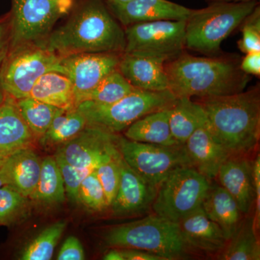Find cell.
Segmentation results:
<instances>
[{
    "instance_id": "obj_5",
    "label": "cell",
    "mask_w": 260,
    "mask_h": 260,
    "mask_svg": "<svg viewBox=\"0 0 260 260\" xmlns=\"http://www.w3.org/2000/svg\"><path fill=\"white\" fill-rule=\"evenodd\" d=\"M258 5V1L212 3L203 9L191 10L186 20L185 49L216 55L223 41Z\"/></svg>"
},
{
    "instance_id": "obj_46",
    "label": "cell",
    "mask_w": 260,
    "mask_h": 260,
    "mask_svg": "<svg viewBox=\"0 0 260 260\" xmlns=\"http://www.w3.org/2000/svg\"><path fill=\"white\" fill-rule=\"evenodd\" d=\"M114 1L118 2V3H126V2L131 1V0H114Z\"/></svg>"
},
{
    "instance_id": "obj_8",
    "label": "cell",
    "mask_w": 260,
    "mask_h": 260,
    "mask_svg": "<svg viewBox=\"0 0 260 260\" xmlns=\"http://www.w3.org/2000/svg\"><path fill=\"white\" fill-rule=\"evenodd\" d=\"M210 186V180L194 168H178L157 188L154 214L179 223L202 206Z\"/></svg>"
},
{
    "instance_id": "obj_1",
    "label": "cell",
    "mask_w": 260,
    "mask_h": 260,
    "mask_svg": "<svg viewBox=\"0 0 260 260\" xmlns=\"http://www.w3.org/2000/svg\"><path fill=\"white\" fill-rule=\"evenodd\" d=\"M68 16L48 38V50L59 57L83 53L124 52V29L105 0H75Z\"/></svg>"
},
{
    "instance_id": "obj_25",
    "label": "cell",
    "mask_w": 260,
    "mask_h": 260,
    "mask_svg": "<svg viewBox=\"0 0 260 260\" xmlns=\"http://www.w3.org/2000/svg\"><path fill=\"white\" fill-rule=\"evenodd\" d=\"M204 111L198 102L189 98H178L170 108L169 125L174 139L184 145L198 126L204 122Z\"/></svg>"
},
{
    "instance_id": "obj_18",
    "label": "cell",
    "mask_w": 260,
    "mask_h": 260,
    "mask_svg": "<svg viewBox=\"0 0 260 260\" xmlns=\"http://www.w3.org/2000/svg\"><path fill=\"white\" fill-rule=\"evenodd\" d=\"M184 146L193 167L209 180L217 177L222 164L232 155L215 139L206 119L188 138Z\"/></svg>"
},
{
    "instance_id": "obj_42",
    "label": "cell",
    "mask_w": 260,
    "mask_h": 260,
    "mask_svg": "<svg viewBox=\"0 0 260 260\" xmlns=\"http://www.w3.org/2000/svg\"><path fill=\"white\" fill-rule=\"evenodd\" d=\"M105 260H124L121 248H112L104 256Z\"/></svg>"
},
{
    "instance_id": "obj_20",
    "label": "cell",
    "mask_w": 260,
    "mask_h": 260,
    "mask_svg": "<svg viewBox=\"0 0 260 260\" xmlns=\"http://www.w3.org/2000/svg\"><path fill=\"white\" fill-rule=\"evenodd\" d=\"M37 139L20 114L16 99L5 94L0 104V155L30 147Z\"/></svg>"
},
{
    "instance_id": "obj_7",
    "label": "cell",
    "mask_w": 260,
    "mask_h": 260,
    "mask_svg": "<svg viewBox=\"0 0 260 260\" xmlns=\"http://www.w3.org/2000/svg\"><path fill=\"white\" fill-rule=\"evenodd\" d=\"M75 3V0H11L10 50L25 45L45 47L56 23L69 15Z\"/></svg>"
},
{
    "instance_id": "obj_33",
    "label": "cell",
    "mask_w": 260,
    "mask_h": 260,
    "mask_svg": "<svg viewBox=\"0 0 260 260\" xmlns=\"http://www.w3.org/2000/svg\"><path fill=\"white\" fill-rule=\"evenodd\" d=\"M27 198L8 184L0 187V225H11L18 220L25 209Z\"/></svg>"
},
{
    "instance_id": "obj_36",
    "label": "cell",
    "mask_w": 260,
    "mask_h": 260,
    "mask_svg": "<svg viewBox=\"0 0 260 260\" xmlns=\"http://www.w3.org/2000/svg\"><path fill=\"white\" fill-rule=\"evenodd\" d=\"M54 158L60 169L66 194L72 201L78 202V191L80 184L83 179L93 171L78 169L73 167L57 153L54 155Z\"/></svg>"
},
{
    "instance_id": "obj_38",
    "label": "cell",
    "mask_w": 260,
    "mask_h": 260,
    "mask_svg": "<svg viewBox=\"0 0 260 260\" xmlns=\"http://www.w3.org/2000/svg\"><path fill=\"white\" fill-rule=\"evenodd\" d=\"M85 259V251L79 239L70 237L65 240L57 255L58 260H83Z\"/></svg>"
},
{
    "instance_id": "obj_26",
    "label": "cell",
    "mask_w": 260,
    "mask_h": 260,
    "mask_svg": "<svg viewBox=\"0 0 260 260\" xmlns=\"http://www.w3.org/2000/svg\"><path fill=\"white\" fill-rule=\"evenodd\" d=\"M65 187L60 169L54 156L43 159L37 189L30 197L32 200L47 203H60L65 200Z\"/></svg>"
},
{
    "instance_id": "obj_4",
    "label": "cell",
    "mask_w": 260,
    "mask_h": 260,
    "mask_svg": "<svg viewBox=\"0 0 260 260\" xmlns=\"http://www.w3.org/2000/svg\"><path fill=\"white\" fill-rule=\"evenodd\" d=\"M104 241L112 248L140 249L165 260L184 259L192 251L184 241L179 223L155 214L112 227Z\"/></svg>"
},
{
    "instance_id": "obj_2",
    "label": "cell",
    "mask_w": 260,
    "mask_h": 260,
    "mask_svg": "<svg viewBox=\"0 0 260 260\" xmlns=\"http://www.w3.org/2000/svg\"><path fill=\"white\" fill-rule=\"evenodd\" d=\"M169 90L178 98L223 96L244 91L250 80L235 56H193L181 53L165 64Z\"/></svg>"
},
{
    "instance_id": "obj_6",
    "label": "cell",
    "mask_w": 260,
    "mask_h": 260,
    "mask_svg": "<svg viewBox=\"0 0 260 260\" xmlns=\"http://www.w3.org/2000/svg\"><path fill=\"white\" fill-rule=\"evenodd\" d=\"M176 101L177 98L169 90L150 91L135 88L112 104L87 101L78 104L77 109L85 116L88 126L116 134L147 114L172 107Z\"/></svg>"
},
{
    "instance_id": "obj_34",
    "label": "cell",
    "mask_w": 260,
    "mask_h": 260,
    "mask_svg": "<svg viewBox=\"0 0 260 260\" xmlns=\"http://www.w3.org/2000/svg\"><path fill=\"white\" fill-rule=\"evenodd\" d=\"M78 202L89 210L95 212L103 211L109 208L105 193L97 177L95 169L82 181L78 191Z\"/></svg>"
},
{
    "instance_id": "obj_13",
    "label": "cell",
    "mask_w": 260,
    "mask_h": 260,
    "mask_svg": "<svg viewBox=\"0 0 260 260\" xmlns=\"http://www.w3.org/2000/svg\"><path fill=\"white\" fill-rule=\"evenodd\" d=\"M116 134L87 126L75 138L63 143L56 153L73 167L93 171L116 145Z\"/></svg>"
},
{
    "instance_id": "obj_28",
    "label": "cell",
    "mask_w": 260,
    "mask_h": 260,
    "mask_svg": "<svg viewBox=\"0 0 260 260\" xmlns=\"http://www.w3.org/2000/svg\"><path fill=\"white\" fill-rule=\"evenodd\" d=\"M85 116L78 109H59L47 133L41 138L45 145H57L75 138L86 126Z\"/></svg>"
},
{
    "instance_id": "obj_23",
    "label": "cell",
    "mask_w": 260,
    "mask_h": 260,
    "mask_svg": "<svg viewBox=\"0 0 260 260\" xmlns=\"http://www.w3.org/2000/svg\"><path fill=\"white\" fill-rule=\"evenodd\" d=\"M170 108L150 113L135 121L124 132L128 140L171 146L178 144L169 125Z\"/></svg>"
},
{
    "instance_id": "obj_11",
    "label": "cell",
    "mask_w": 260,
    "mask_h": 260,
    "mask_svg": "<svg viewBox=\"0 0 260 260\" xmlns=\"http://www.w3.org/2000/svg\"><path fill=\"white\" fill-rule=\"evenodd\" d=\"M186 20H158L124 28V52L169 61L185 49Z\"/></svg>"
},
{
    "instance_id": "obj_10",
    "label": "cell",
    "mask_w": 260,
    "mask_h": 260,
    "mask_svg": "<svg viewBox=\"0 0 260 260\" xmlns=\"http://www.w3.org/2000/svg\"><path fill=\"white\" fill-rule=\"evenodd\" d=\"M116 146L129 167L156 188L178 168L193 167L184 145L166 146L117 137Z\"/></svg>"
},
{
    "instance_id": "obj_22",
    "label": "cell",
    "mask_w": 260,
    "mask_h": 260,
    "mask_svg": "<svg viewBox=\"0 0 260 260\" xmlns=\"http://www.w3.org/2000/svg\"><path fill=\"white\" fill-rule=\"evenodd\" d=\"M202 208L207 216L221 229L228 241L235 235L242 223L243 214L223 186H210Z\"/></svg>"
},
{
    "instance_id": "obj_43",
    "label": "cell",
    "mask_w": 260,
    "mask_h": 260,
    "mask_svg": "<svg viewBox=\"0 0 260 260\" xmlns=\"http://www.w3.org/2000/svg\"><path fill=\"white\" fill-rule=\"evenodd\" d=\"M8 155H0V187L7 184L5 164H6Z\"/></svg>"
},
{
    "instance_id": "obj_29",
    "label": "cell",
    "mask_w": 260,
    "mask_h": 260,
    "mask_svg": "<svg viewBox=\"0 0 260 260\" xmlns=\"http://www.w3.org/2000/svg\"><path fill=\"white\" fill-rule=\"evenodd\" d=\"M17 104L24 120L39 139L47 133L59 109L31 97L18 99Z\"/></svg>"
},
{
    "instance_id": "obj_21",
    "label": "cell",
    "mask_w": 260,
    "mask_h": 260,
    "mask_svg": "<svg viewBox=\"0 0 260 260\" xmlns=\"http://www.w3.org/2000/svg\"><path fill=\"white\" fill-rule=\"evenodd\" d=\"M42 161L30 147L10 154L5 164L7 184L26 198H30L37 189Z\"/></svg>"
},
{
    "instance_id": "obj_3",
    "label": "cell",
    "mask_w": 260,
    "mask_h": 260,
    "mask_svg": "<svg viewBox=\"0 0 260 260\" xmlns=\"http://www.w3.org/2000/svg\"><path fill=\"white\" fill-rule=\"evenodd\" d=\"M204 111L210 133L232 155L249 153L260 134V89L197 101Z\"/></svg>"
},
{
    "instance_id": "obj_31",
    "label": "cell",
    "mask_w": 260,
    "mask_h": 260,
    "mask_svg": "<svg viewBox=\"0 0 260 260\" xmlns=\"http://www.w3.org/2000/svg\"><path fill=\"white\" fill-rule=\"evenodd\" d=\"M66 225L65 221H58L42 231L27 245L22 252L20 259H51Z\"/></svg>"
},
{
    "instance_id": "obj_19",
    "label": "cell",
    "mask_w": 260,
    "mask_h": 260,
    "mask_svg": "<svg viewBox=\"0 0 260 260\" xmlns=\"http://www.w3.org/2000/svg\"><path fill=\"white\" fill-rule=\"evenodd\" d=\"M181 234L192 251L216 254L223 251L229 241L223 231L200 207L179 223Z\"/></svg>"
},
{
    "instance_id": "obj_45",
    "label": "cell",
    "mask_w": 260,
    "mask_h": 260,
    "mask_svg": "<svg viewBox=\"0 0 260 260\" xmlns=\"http://www.w3.org/2000/svg\"><path fill=\"white\" fill-rule=\"evenodd\" d=\"M5 96V93L4 90L2 88L1 85H0V104L3 103V100H4V98Z\"/></svg>"
},
{
    "instance_id": "obj_9",
    "label": "cell",
    "mask_w": 260,
    "mask_h": 260,
    "mask_svg": "<svg viewBox=\"0 0 260 260\" xmlns=\"http://www.w3.org/2000/svg\"><path fill=\"white\" fill-rule=\"evenodd\" d=\"M61 57L36 45L11 49L0 70V85L16 100L28 97L37 80L49 72H60Z\"/></svg>"
},
{
    "instance_id": "obj_44",
    "label": "cell",
    "mask_w": 260,
    "mask_h": 260,
    "mask_svg": "<svg viewBox=\"0 0 260 260\" xmlns=\"http://www.w3.org/2000/svg\"><path fill=\"white\" fill-rule=\"evenodd\" d=\"M251 1H259V0H207L208 3H247Z\"/></svg>"
},
{
    "instance_id": "obj_14",
    "label": "cell",
    "mask_w": 260,
    "mask_h": 260,
    "mask_svg": "<svg viewBox=\"0 0 260 260\" xmlns=\"http://www.w3.org/2000/svg\"><path fill=\"white\" fill-rule=\"evenodd\" d=\"M108 8L123 28L158 20H186L191 9L169 0H105Z\"/></svg>"
},
{
    "instance_id": "obj_32",
    "label": "cell",
    "mask_w": 260,
    "mask_h": 260,
    "mask_svg": "<svg viewBox=\"0 0 260 260\" xmlns=\"http://www.w3.org/2000/svg\"><path fill=\"white\" fill-rule=\"evenodd\" d=\"M121 155L116 145L106 155L95 169L97 177L102 184L109 207L111 206L117 192L120 181Z\"/></svg>"
},
{
    "instance_id": "obj_15",
    "label": "cell",
    "mask_w": 260,
    "mask_h": 260,
    "mask_svg": "<svg viewBox=\"0 0 260 260\" xmlns=\"http://www.w3.org/2000/svg\"><path fill=\"white\" fill-rule=\"evenodd\" d=\"M120 171L119 188L110 206L113 213L116 216L143 213L153 204L157 188L142 179L124 161L122 156Z\"/></svg>"
},
{
    "instance_id": "obj_40",
    "label": "cell",
    "mask_w": 260,
    "mask_h": 260,
    "mask_svg": "<svg viewBox=\"0 0 260 260\" xmlns=\"http://www.w3.org/2000/svg\"><path fill=\"white\" fill-rule=\"evenodd\" d=\"M240 69L248 75L260 76V51H253L246 54L240 60Z\"/></svg>"
},
{
    "instance_id": "obj_27",
    "label": "cell",
    "mask_w": 260,
    "mask_h": 260,
    "mask_svg": "<svg viewBox=\"0 0 260 260\" xmlns=\"http://www.w3.org/2000/svg\"><path fill=\"white\" fill-rule=\"evenodd\" d=\"M220 259L259 260L260 246L253 219L244 220L228 242Z\"/></svg>"
},
{
    "instance_id": "obj_35",
    "label": "cell",
    "mask_w": 260,
    "mask_h": 260,
    "mask_svg": "<svg viewBox=\"0 0 260 260\" xmlns=\"http://www.w3.org/2000/svg\"><path fill=\"white\" fill-rule=\"evenodd\" d=\"M242 37L238 41L239 50L244 54L260 51V7L259 5L248 15L239 26Z\"/></svg>"
},
{
    "instance_id": "obj_17",
    "label": "cell",
    "mask_w": 260,
    "mask_h": 260,
    "mask_svg": "<svg viewBox=\"0 0 260 260\" xmlns=\"http://www.w3.org/2000/svg\"><path fill=\"white\" fill-rule=\"evenodd\" d=\"M166 62L160 58L124 52L118 70L135 88L162 91L169 90Z\"/></svg>"
},
{
    "instance_id": "obj_39",
    "label": "cell",
    "mask_w": 260,
    "mask_h": 260,
    "mask_svg": "<svg viewBox=\"0 0 260 260\" xmlns=\"http://www.w3.org/2000/svg\"><path fill=\"white\" fill-rule=\"evenodd\" d=\"M253 175H254V189H255V214H254V229L256 232L259 229L260 224V157L257 155L255 160L253 162Z\"/></svg>"
},
{
    "instance_id": "obj_30",
    "label": "cell",
    "mask_w": 260,
    "mask_h": 260,
    "mask_svg": "<svg viewBox=\"0 0 260 260\" xmlns=\"http://www.w3.org/2000/svg\"><path fill=\"white\" fill-rule=\"evenodd\" d=\"M135 89L117 70L107 75L95 88L85 94L81 103L89 101L98 104H112L126 96Z\"/></svg>"
},
{
    "instance_id": "obj_37",
    "label": "cell",
    "mask_w": 260,
    "mask_h": 260,
    "mask_svg": "<svg viewBox=\"0 0 260 260\" xmlns=\"http://www.w3.org/2000/svg\"><path fill=\"white\" fill-rule=\"evenodd\" d=\"M11 19L9 12L0 17V70L11 46Z\"/></svg>"
},
{
    "instance_id": "obj_12",
    "label": "cell",
    "mask_w": 260,
    "mask_h": 260,
    "mask_svg": "<svg viewBox=\"0 0 260 260\" xmlns=\"http://www.w3.org/2000/svg\"><path fill=\"white\" fill-rule=\"evenodd\" d=\"M123 53H83L61 57L59 73L73 84L77 107L85 94L118 70Z\"/></svg>"
},
{
    "instance_id": "obj_16",
    "label": "cell",
    "mask_w": 260,
    "mask_h": 260,
    "mask_svg": "<svg viewBox=\"0 0 260 260\" xmlns=\"http://www.w3.org/2000/svg\"><path fill=\"white\" fill-rule=\"evenodd\" d=\"M217 177L243 215L250 213L255 202L253 162L244 155H231L219 169Z\"/></svg>"
},
{
    "instance_id": "obj_24",
    "label": "cell",
    "mask_w": 260,
    "mask_h": 260,
    "mask_svg": "<svg viewBox=\"0 0 260 260\" xmlns=\"http://www.w3.org/2000/svg\"><path fill=\"white\" fill-rule=\"evenodd\" d=\"M28 97L62 109H76L74 86L66 75L49 72L41 76Z\"/></svg>"
},
{
    "instance_id": "obj_41",
    "label": "cell",
    "mask_w": 260,
    "mask_h": 260,
    "mask_svg": "<svg viewBox=\"0 0 260 260\" xmlns=\"http://www.w3.org/2000/svg\"><path fill=\"white\" fill-rule=\"evenodd\" d=\"M124 260H165L161 256L136 249L121 248Z\"/></svg>"
}]
</instances>
